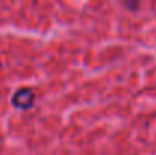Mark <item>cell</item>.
I'll return each instance as SVG.
<instances>
[{"instance_id":"obj_1","label":"cell","mask_w":156,"mask_h":155,"mask_svg":"<svg viewBox=\"0 0 156 155\" xmlns=\"http://www.w3.org/2000/svg\"><path fill=\"white\" fill-rule=\"evenodd\" d=\"M34 101H35V96H34V91L30 88H21L18 90L14 98H12V103L20 108V109H27L34 105Z\"/></svg>"}]
</instances>
